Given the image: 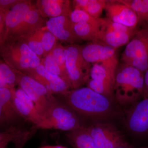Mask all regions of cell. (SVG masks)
Segmentation results:
<instances>
[{
	"label": "cell",
	"instance_id": "obj_1",
	"mask_svg": "<svg viewBox=\"0 0 148 148\" xmlns=\"http://www.w3.org/2000/svg\"><path fill=\"white\" fill-rule=\"evenodd\" d=\"M59 95L74 112L84 116L103 117L112 111L111 99L87 86L71 89Z\"/></svg>",
	"mask_w": 148,
	"mask_h": 148
},
{
	"label": "cell",
	"instance_id": "obj_2",
	"mask_svg": "<svg viewBox=\"0 0 148 148\" xmlns=\"http://www.w3.org/2000/svg\"><path fill=\"white\" fill-rule=\"evenodd\" d=\"M144 74L138 69L122 64L118 67L114 87V95L121 105L137 102L143 96Z\"/></svg>",
	"mask_w": 148,
	"mask_h": 148
},
{
	"label": "cell",
	"instance_id": "obj_3",
	"mask_svg": "<svg viewBox=\"0 0 148 148\" xmlns=\"http://www.w3.org/2000/svg\"><path fill=\"white\" fill-rule=\"evenodd\" d=\"M82 126L76 113L58 98L51 104L41 121L34 129L71 131Z\"/></svg>",
	"mask_w": 148,
	"mask_h": 148
},
{
	"label": "cell",
	"instance_id": "obj_4",
	"mask_svg": "<svg viewBox=\"0 0 148 148\" xmlns=\"http://www.w3.org/2000/svg\"><path fill=\"white\" fill-rule=\"evenodd\" d=\"M0 53L5 63L19 71L36 69L41 64V58L21 40L5 44Z\"/></svg>",
	"mask_w": 148,
	"mask_h": 148
},
{
	"label": "cell",
	"instance_id": "obj_5",
	"mask_svg": "<svg viewBox=\"0 0 148 148\" xmlns=\"http://www.w3.org/2000/svg\"><path fill=\"white\" fill-rule=\"evenodd\" d=\"M121 62L145 74L148 67V27L137 29L121 54Z\"/></svg>",
	"mask_w": 148,
	"mask_h": 148
},
{
	"label": "cell",
	"instance_id": "obj_6",
	"mask_svg": "<svg viewBox=\"0 0 148 148\" xmlns=\"http://www.w3.org/2000/svg\"><path fill=\"white\" fill-rule=\"evenodd\" d=\"M66 67L69 84L71 89L82 87L86 84L91 64L84 58L82 46L76 44L65 47Z\"/></svg>",
	"mask_w": 148,
	"mask_h": 148
},
{
	"label": "cell",
	"instance_id": "obj_7",
	"mask_svg": "<svg viewBox=\"0 0 148 148\" xmlns=\"http://www.w3.org/2000/svg\"><path fill=\"white\" fill-rule=\"evenodd\" d=\"M116 49L102 43L91 42L82 47L84 59L91 65L97 64L106 69L114 82L118 67Z\"/></svg>",
	"mask_w": 148,
	"mask_h": 148
},
{
	"label": "cell",
	"instance_id": "obj_8",
	"mask_svg": "<svg viewBox=\"0 0 148 148\" xmlns=\"http://www.w3.org/2000/svg\"><path fill=\"white\" fill-rule=\"evenodd\" d=\"M17 85L32 99L42 118L57 98L45 86L23 72L19 73Z\"/></svg>",
	"mask_w": 148,
	"mask_h": 148
},
{
	"label": "cell",
	"instance_id": "obj_9",
	"mask_svg": "<svg viewBox=\"0 0 148 148\" xmlns=\"http://www.w3.org/2000/svg\"><path fill=\"white\" fill-rule=\"evenodd\" d=\"M86 127L97 148H116L125 142L113 125L98 123Z\"/></svg>",
	"mask_w": 148,
	"mask_h": 148
},
{
	"label": "cell",
	"instance_id": "obj_10",
	"mask_svg": "<svg viewBox=\"0 0 148 148\" xmlns=\"http://www.w3.org/2000/svg\"><path fill=\"white\" fill-rule=\"evenodd\" d=\"M137 29H133L103 18L101 27L103 32L101 43L115 49L127 45L135 35Z\"/></svg>",
	"mask_w": 148,
	"mask_h": 148
},
{
	"label": "cell",
	"instance_id": "obj_11",
	"mask_svg": "<svg viewBox=\"0 0 148 148\" xmlns=\"http://www.w3.org/2000/svg\"><path fill=\"white\" fill-rule=\"evenodd\" d=\"M35 5L32 1L21 0L20 3L14 6L6 14L4 45L16 40L17 34L25 16Z\"/></svg>",
	"mask_w": 148,
	"mask_h": 148
},
{
	"label": "cell",
	"instance_id": "obj_12",
	"mask_svg": "<svg viewBox=\"0 0 148 148\" xmlns=\"http://www.w3.org/2000/svg\"><path fill=\"white\" fill-rule=\"evenodd\" d=\"M127 128L138 135L148 134V98L137 101L130 110L126 119Z\"/></svg>",
	"mask_w": 148,
	"mask_h": 148
},
{
	"label": "cell",
	"instance_id": "obj_13",
	"mask_svg": "<svg viewBox=\"0 0 148 148\" xmlns=\"http://www.w3.org/2000/svg\"><path fill=\"white\" fill-rule=\"evenodd\" d=\"M22 72L43 85L53 95H61L71 90L70 85L65 80L59 76L48 71L41 64L36 69Z\"/></svg>",
	"mask_w": 148,
	"mask_h": 148
},
{
	"label": "cell",
	"instance_id": "obj_14",
	"mask_svg": "<svg viewBox=\"0 0 148 148\" xmlns=\"http://www.w3.org/2000/svg\"><path fill=\"white\" fill-rule=\"evenodd\" d=\"M87 87L112 100L114 96V82L108 72L97 64L91 65Z\"/></svg>",
	"mask_w": 148,
	"mask_h": 148
},
{
	"label": "cell",
	"instance_id": "obj_15",
	"mask_svg": "<svg viewBox=\"0 0 148 148\" xmlns=\"http://www.w3.org/2000/svg\"><path fill=\"white\" fill-rule=\"evenodd\" d=\"M105 10L107 18L111 21L136 29L138 26L137 14L129 7L119 1H107Z\"/></svg>",
	"mask_w": 148,
	"mask_h": 148
},
{
	"label": "cell",
	"instance_id": "obj_16",
	"mask_svg": "<svg viewBox=\"0 0 148 148\" xmlns=\"http://www.w3.org/2000/svg\"><path fill=\"white\" fill-rule=\"evenodd\" d=\"M73 25L70 15H63L49 18L45 27L58 40L72 45L80 41L75 34Z\"/></svg>",
	"mask_w": 148,
	"mask_h": 148
},
{
	"label": "cell",
	"instance_id": "obj_17",
	"mask_svg": "<svg viewBox=\"0 0 148 148\" xmlns=\"http://www.w3.org/2000/svg\"><path fill=\"white\" fill-rule=\"evenodd\" d=\"M15 110L21 117L36 126L41 121L42 117L34 103L21 88L15 89L13 95Z\"/></svg>",
	"mask_w": 148,
	"mask_h": 148
},
{
	"label": "cell",
	"instance_id": "obj_18",
	"mask_svg": "<svg viewBox=\"0 0 148 148\" xmlns=\"http://www.w3.org/2000/svg\"><path fill=\"white\" fill-rule=\"evenodd\" d=\"M35 5L43 18L70 15L72 11L71 1L68 0H38Z\"/></svg>",
	"mask_w": 148,
	"mask_h": 148
},
{
	"label": "cell",
	"instance_id": "obj_19",
	"mask_svg": "<svg viewBox=\"0 0 148 148\" xmlns=\"http://www.w3.org/2000/svg\"><path fill=\"white\" fill-rule=\"evenodd\" d=\"M73 28L75 34L80 40L101 43L103 36L101 28L86 22L74 24Z\"/></svg>",
	"mask_w": 148,
	"mask_h": 148
},
{
	"label": "cell",
	"instance_id": "obj_20",
	"mask_svg": "<svg viewBox=\"0 0 148 148\" xmlns=\"http://www.w3.org/2000/svg\"><path fill=\"white\" fill-rule=\"evenodd\" d=\"M67 137L75 148H97L86 127L69 132Z\"/></svg>",
	"mask_w": 148,
	"mask_h": 148
},
{
	"label": "cell",
	"instance_id": "obj_21",
	"mask_svg": "<svg viewBox=\"0 0 148 148\" xmlns=\"http://www.w3.org/2000/svg\"><path fill=\"white\" fill-rule=\"evenodd\" d=\"M106 2L105 0H75L72 3L74 9L82 10L95 18H99L105 10Z\"/></svg>",
	"mask_w": 148,
	"mask_h": 148
},
{
	"label": "cell",
	"instance_id": "obj_22",
	"mask_svg": "<svg viewBox=\"0 0 148 148\" xmlns=\"http://www.w3.org/2000/svg\"><path fill=\"white\" fill-rule=\"evenodd\" d=\"M135 12L138 16V25L148 27V0H120Z\"/></svg>",
	"mask_w": 148,
	"mask_h": 148
},
{
	"label": "cell",
	"instance_id": "obj_23",
	"mask_svg": "<svg viewBox=\"0 0 148 148\" xmlns=\"http://www.w3.org/2000/svg\"><path fill=\"white\" fill-rule=\"evenodd\" d=\"M15 87L4 86L0 87V101L7 111L15 120L21 117L15 110L13 103V95Z\"/></svg>",
	"mask_w": 148,
	"mask_h": 148
},
{
	"label": "cell",
	"instance_id": "obj_24",
	"mask_svg": "<svg viewBox=\"0 0 148 148\" xmlns=\"http://www.w3.org/2000/svg\"><path fill=\"white\" fill-rule=\"evenodd\" d=\"M32 36L42 45L44 50L43 58L52 50L58 40L56 37L45 27H43Z\"/></svg>",
	"mask_w": 148,
	"mask_h": 148
},
{
	"label": "cell",
	"instance_id": "obj_25",
	"mask_svg": "<svg viewBox=\"0 0 148 148\" xmlns=\"http://www.w3.org/2000/svg\"><path fill=\"white\" fill-rule=\"evenodd\" d=\"M31 131V128L24 130L16 126H11L7 128L5 130L0 131V143L9 141L10 143L16 144L24 139Z\"/></svg>",
	"mask_w": 148,
	"mask_h": 148
},
{
	"label": "cell",
	"instance_id": "obj_26",
	"mask_svg": "<svg viewBox=\"0 0 148 148\" xmlns=\"http://www.w3.org/2000/svg\"><path fill=\"white\" fill-rule=\"evenodd\" d=\"M70 17L74 24L86 22L101 28L103 23V18H95L84 11L78 9H74L73 10H72Z\"/></svg>",
	"mask_w": 148,
	"mask_h": 148
},
{
	"label": "cell",
	"instance_id": "obj_27",
	"mask_svg": "<svg viewBox=\"0 0 148 148\" xmlns=\"http://www.w3.org/2000/svg\"><path fill=\"white\" fill-rule=\"evenodd\" d=\"M19 73L0 60V78L8 86L15 87L17 85Z\"/></svg>",
	"mask_w": 148,
	"mask_h": 148
},
{
	"label": "cell",
	"instance_id": "obj_28",
	"mask_svg": "<svg viewBox=\"0 0 148 148\" xmlns=\"http://www.w3.org/2000/svg\"><path fill=\"white\" fill-rule=\"evenodd\" d=\"M50 52L53 55L56 61L60 66L62 73L64 74L66 81L70 85L67 70H66L65 47L63 46L60 43L57 42Z\"/></svg>",
	"mask_w": 148,
	"mask_h": 148
},
{
	"label": "cell",
	"instance_id": "obj_29",
	"mask_svg": "<svg viewBox=\"0 0 148 148\" xmlns=\"http://www.w3.org/2000/svg\"><path fill=\"white\" fill-rule=\"evenodd\" d=\"M41 64L48 71L61 77L66 81L60 66L50 52L41 60Z\"/></svg>",
	"mask_w": 148,
	"mask_h": 148
},
{
	"label": "cell",
	"instance_id": "obj_30",
	"mask_svg": "<svg viewBox=\"0 0 148 148\" xmlns=\"http://www.w3.org/2000/svg\"><path fill=\"white\" fill-rule=\"evenodd\" d=\"M18 40H21L25 42L30 49L40 58L43 57L44 50L42 45L38 40L32 36V35Z\"/></svg>",
	"mask_w": 148,
	"mask_h": 148
},
{
	"label": "cell",
	"instance_id": "obj_31",
	"mask_svg": "<svg viewBox=\"0 0 148 148\" xmlns=\"http://www.w3.org/2000/svg\"><path fill=\"white\" fill-rule=\"evenodd\" d=\"M16 121L0 101V124L3 126L8 125L9 127H11L14 126L13 123Z\"/></svg>",
	"mask_w": 148,
	"mask_h": 148
},
{
	"label": "cell",
	"instance_id": "obj_32",
	"mask_svg": "<svg viewBox=\"0 0 148 148\" xmlns=\"http://www.w3.org/2000/svg\"><path fill=\"white\" fill-rule=\"evenodd\" d=\"M21 1V0H0V12L6 14Z\"/></svg>",
	"mask_w": 148,
	"mask_h": 148
},
{
	"label": "cell",
	"instance_id": "obj_33",
	"mask_svg": "<svg viewBox=\"0 0 148 148\" xmlns=\"http://www.w3.org/2000/svg\"><path fill=\"white\" fill-rule=\"evenodd\" d=\"M5 14L0 12V52L4 45Z\"/></svg>",
	"mask_w": 148,
	"mask_h": 148
},
{
	"label": "cell",
	"instance_id": "obj_34",
	"mask_svg": "<svg viewBox=\"0 0 148 148\" xmlns=\"http://www.w3.org/2000/svg\"><path fill=\"white\" fill-rule=\"evenodd\" d=\"M143 97L148 98V67L144 74V88Z\"/></svg>",
	"mask_w": 148,
	"mask_h": 148
},
{
	"label": "cell",
	"instance_id": "obj_35",
	"mask_svg": "<svg viewBox=\"0 0 148 148\" xmlns=\"http://www.w3.org/2000/svg\"><path fill=\"white\" fill-rule=\"evenodd\" d=\"M27 142L28 141L26 140H23L20 141V142L14 144V148H23Z\"/></svg>",
	"mask_w": 148,
	"mask_h": 148
},
{
	"label": "cell",
	"instance_id": "obj_36",
	"mask_svg": "<svg viewBox=\"0 0 148 148\" xmlns=\"http://www.w3.org/2000/svg\"><path fill=\"white\" fill-rule=\"evenodd\" d=\"M39 148H69L67 147L61 145H44L42 146Z\"/></svg>",
	"mask_w": 148,
	"mask_h": 148
},
{
	"label": "cell",
	"instance_id": "obj_37",
	"mask_svg": "<svg viewBox=\"0 0 148 148\" xmlns=\"http://www.w3.org/2000/svg\"><path fill=\"white\" fill-rule=\"evenodd\" d=\"M10 143L9 141H4L0 143V148H6L8 144Z\"/></svg>",
	"mask_w": 148,
	"mask_h": 148
},
{
	"label": "cell",
	"instance_id": "obj_38",
	"mask_svg": "<svg viewBox=\"0 0 148 148\" xmlns=\"http://www.w3.org/2000/svg\"><path fill=\"white\" fill-rule=\"evenodd\" d=\"M116 148H132L129 145H128L126 142L122 144L120 146Z\"/></svg>",
	"mask_w": 148,
	"mask_h": 148
},
{
	"label": "cell",
	"instance_id": "obj_39",
	"mask_svg": "<svg viewBox=\"0 0 148 148\" xmlns=\"http://www.w3.org/2000/svg\"><path fill=\"white\" fill-rule=\"evenodd\" d=\"M4 86H7L5 84V83L0 78V87H4Z\"/></svg>",
	"mask_w": 148,
	"mask_h": 148
},
{
	"label": "cell",
	"instance_id": "obj_40",
	"mask_svg": "<svg viewBox=\"0 0 148 148\" xmlns=\"http://www.w3.org/2000/svg\"><path fill=\"white\" fill-rule=\"evenodd\" d=\"M3 125H2L1 124H0V127H3Z\"/></svg>",
	"mask_w": 148,
	"mask_h": 148
}]
</instances>
